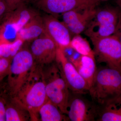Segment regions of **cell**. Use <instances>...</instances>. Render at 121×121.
Wrapping results in <instances>:
<instances>
[{
	"label": "cell",
	"mask_w": 121,
	"mask_h": 121,
	"mask_svg": "<svg viewBox=\"0 0 121 121\" xmlns=\"http://www.w3.org/2000/svg\"><path fill=\"white\" fill-rule=\"evenodd\" d=\"M30 41L29 48L37 64L43 66L55 61L58 47L46 33Z\"/></svg>",
	"instance_id": "8"
},
{
	"label": "cell",
	"mask_w": 121,
	"mask_h": 121,
	"mask_svg": "<svg viewBox=\"0 0 121 121\" xmlns=\"http://www.w3.org/2000/svg\"><path fill=\"white\" fill-rule=\"evenodd\" d=\"M98 106L97 121H121V94Z\"/></svg>",
	"instance_id": "11"
},
{
	"label": "cell",
	"mask_w": 121,
	"mask_h": 121,
	"mask_svg": "<svg viewBox=\"0 0 121 121\" xmlns=\"http://www.w3.org/2000/svg\"><path fill=\"white\" fill-rule=\"evenodd\" d=\"M45 33L62 50L70 47L71 34L67 27L57 17L50 14H42Z\"/></svg>",
	"instance_id": "9"
},
{
	"label": "cell",
	"mask_w": 121,
	"mask_h": 121,
	"mask_svg": "<svg viewBox=\"0 0 121 121\" xmlns=\"http://www.w3.org/2000/svg\"><path fill=\"white\" fill-rule=\"evenodd\" d=\"M116 25L98 23L91 20L84 31V34L92 42L113 35Z\"/></svg>",
	"instance_id": "14"
},
{
	"label": "cell",
	"mask_w": 121,
	"mask_h": 121,
	"mask_svg": "<svg viewBox=\"0 0 121 121\" xmlns=\"http://www.w3.org/2000/svg\"><path fill=\"white\" fill-rule=\"evenodd\" d=\"M30 120L31 118L28 111L16 102L14 105L6 108L5 121H27Z\"/></svg>",
	"instance_id": "18"
},
{
	"label": "cell",
	"mask_w": 121,
	"mask_h": 121,
	"mask_svg": "<svg viewBox=\"0 0 121 121\" xmlns=\"http://www.w3.org/2000/svg\"><path fill=\"white\" fill-rule=\"evenodd\" d=\"M52 63L50 64L46 72L43 70L46 94L49 100L63 113L67 115L70 91L56 63Z\"/></svg>",
	"instance_id": "3"
},
{
	"label": "cell",
	"mask_w": 121,
	"mask_h": 121,
	"mask_svg": "<svg viewBox=\"0 0 121 121\" xmlns=\"http://www.w3.org/2000/svg\"><path fill=\"white\" fill-rule=\"evenodd\" d=\"M43 68L36 63L15 95L14 101L28 111L31 121L39 120V110L48 99Z\"/></svg>",
	"instance_id": "1"
},
{
	"label": "cell",
	"mask_w": 121,
	"mask_h": 121,
	"mask_svg": "<svg viewBox=\"0 0 121 121\" xmlns=\"http://www.w3.org/2000/svg\"><path fill=\"white\" fill-rule=\"evenodd\" d=\"M7 3L9 12L15 10L17 7L23 3H25L27 0H5Z\"/></svg>",
	"instance_id": "21"
},
{
	"label": "cell",
	"mask_w": 121,
	"mask_h": 121,
	"mask_svg": "<svg viewBox=\"0 0 121 121\" xmlns=\"http://www.w3.org/2000/svg\"><path fill=\"white\" fill-rule=\"evenodd\" d=\"M72 63L74 66L79 73L87 83L90 88L97 69L95 58L87 56L81 55L78 60Z\"/></svg>",
	"instance_id": "13"
},
{
	"label": "cell",
	"mask_w": 121,
	"mask_h": 121,
	"mask_svg": "<svg viewBox=\"0 0 121 121\" xmlns=\"http://www.w3.org/2000/svg\"><path fill=\"white\" fill-rule=\"evenodd\" d=\"M55 61L62 77L72 93L83 95L89 93L87 83L68 59L63 50L59 48Z\"/></svg>",
	"instance_id": "6"
},
{
	"label": "cell",
	"mask_w": 121,
	"mask_h": 121,
	"mask_svg": "<svg viewBox=\"0 0 121 121\" xmlns=\"http://www.w3.org/2000/svg\"><path fill=\"white\" fill-rule=\"evenodd\" d=\"M117 4L119 7V9H121V0H116Z\"/></svg>",
	"instance_id": "25"
},
{
	"label": "cell",
	"mask_w": 121,
	"mask_h": 121,
	"mask_svg": "<svg viewBox=\"0 0 121 121\" xmlns=\"http://www.w3.org/2000/svg\"><path fill=\"white\" fill-rule=\"evenodd\" d=\"M95 59L121 71V43L114 36L92 42Z\"/></svg>",
	"instance_id": "4"
},
{
	"label": "cell",
	"mask_w": 121,
	"mask_h": 121,
	"mask_svg": "<svg viewBox=\"0 0 121 121\" xmlns=\"http://www.w3.org/2000/svg\"><path fill=\"white\" fill-rule=\"evenodd\" d=\"M89 93L99 105L121 94V71L106 66L97 69Z\"/></svg>",
	"instance_id": "2"
},
{
	"label": "cell",
	"mask_w": 121,
	"mask_h": 121,
	"mask_svg": "<svg viewBox=\"0 0 121 121\" xmlns=\"http://www.w3.org/2000/svg\"><path fill=\"white\" fill-rule=\"evenodd\" d=\"M113 35L115 36L121 43V9H119L118 19Z\"/></svg>",
	"instance_id": "22"
},
{
	"label": "cell",
	"mask_w": 121,
	"mask_h": 121,
	"mask_svg": "<svg viewBox=\"0 0 121 121\" xmlns=\"http://www.w3.org/2000/svg\"><path fill=\"white\" fill-rule=\"evenodd\" d=\"M0 26H1V25H0ZM8 29H9V28H8ZM9 30H10V29H9Z\"/></svg>",
	"instance_id": "26"
},
{
	"label": "cell",
	"mask_w": 121,
	"mask_h": 121,
	"mask_svg": "<svg viewBox=\"0 0 121 121\" xmlns=\"http://www.w3.org/2000/svg\"></svg>",
	"instance_id": "27"
},
{
	"label": "cell",
	"mask_w": 121,
	"mask_h": 121,
	"mask_svg": "<svg viewBox=\"0 0 121 121\" xmlns=\"http://www.w3.org/2000/svg\"><path fill=\"white\" fill-rule=\"evenodd\" d=\"M95 7L94 6L87 9L80 19L68 27L71 35H79L84 32L95 15L97 11Z\"/></svg>",
	"instance_id": "16"
},
{
	"label": "cell",
	"mask_w": 121,
	"mask_h": 121,
	"mask_svg": "<svg viewBox=\"0 0 121 121\" xmlns=\"http://www.w3.org/2000/svg\"><path fill=\"white\" fill-rule=\"evenodd\" d=\"M41 14V12L29 4L23 3L9 12L0 25L8 28L16 35L30 20Z\"/></svg>",
	"instance_id": "10"
},
{
	"label": "cell",
	"mask_w": 121,
	"mask_h": 121,
	"mask_svg": "<svg viewBox=\"0 0 121 121\" xmlns=\"http://www.w3.org/2000/svg\"><path fill=\"white\" fill-rule=\"evenodd\" d=\"M70 95L67 115L72 121H97L99 106L94 101H90L82 95L72 93Z\"/></svg>",
	"instance_id": "7"
},
{
	"label": "cell",
	"mask_w": 121,
	"mask_h": 121,
	"mask_svg": "<svg viewBox=\"0 0 121 121\" xmlns=\"http://www.w3.org/2000/svg\"><path fill=\"white\" fill-rule=\"evenodd\" d=\"M23 45L12 59L9 67L11 86L15 95L36 63L29 48L23 47Z\"/></svg>",
	"instance_id": "5"
},
{
	"label": "cell",
	"mask_w": 121,
	"mask_h": 121,
	"mask_svg": "<svg viewBox=\"0 0 121 121\" xmlns=\"http://www.w3.org/2000/svg\"><path fill=\"white\" fill-rule=\"evenodd\" d=\"M6 107L4 103L0 101V121H4L5 120V113Z\"/></svg>",
	"instance_id": "24"
},
{
	"label": "cell",
	"mask_w": 121,
	"mask_h": 121,
	"mask_svg": "<svg viewBox=\"0 0 121 121\" xmlns=\"http://www.w3.org/2000/svg\"><path fill=\"white\" fill-rule=\"evenodd\" d=\"M24 43L23 41L19 39H15L13 41L2 42L0 44L1 57L12 59Z\"/></svg>",
	"instance_id": "19"
},
{
	"label": "cell",
	"mask_w": 121,
	"mask_h": 121,
	"mask_svg": "<svg viewBox=\"0 0 121 121\" xmlns=\"http://www.w3.org/2000/svg\"><path fill=\"white\" fill-rule=\"evenodd\" d=\"M119 9L106 8L96 11L92 20L98 23L117 25Z\"/></svg>",
	"instance_id": "17"
},
{
	"label": "cell",
	"mask_w": 121,
	"mask_h": 121,
	"mask_svg": "<svg viewBox=\"0 0 121 121\" xmlns=\"http://www.w3.org/2000/svg\"><path fill=\"white\" fill-rule=\"evenodd\" d=\"M42 14L33 17L17 32L15 39H20L25 43L32 41L45 34Z\"/></svg>",
	"instance_id": "12"
},
{
	"label": "cell",
	"mask_w": 121,
	"mask_h": 121,
	"mask_svg": "<svg viewBox=\"0 0 121 121\" xmlns=\"http://www.w3.org/2000/svg\"><path fill=\"white\" fill-rule=\"evenodd\" d=\"M58 107L49 99L41 107L39 115L42 121H63L69 120Z\"/></svg>",
	"instance_id": "15"
},
{
	"label": "cell",
	"mask_w": 121,
	"mask_h": 121,
	"mask_svg": "<svg viewBox=\"0 0 121 121\" xmlns=\"http://www.w3.org/2000/svg\"><path fill=\"white\" fill-rule=\"evenodd\" d=\"M10 59L0 58V73L4 72L9 68L11 63L9 62Z\"/></svg>",
	"instance_id": "23"
},
{
	"label": "cell",
	"mask_w": 121,
	"mask_h": 121,
	"mask_svg": "<svg viewBox=\"0 0 121 121\" xmlns=\"http://www.w3.org/2000/svg\"><path fill=\"white\" fill-rule=\"evenodd\" d=\"M70 47L82 55L95 57L94 51L89 42L79 35H75L71 39Z\"/></svg>",
	"instance_id": "20"
}]
</instances>
